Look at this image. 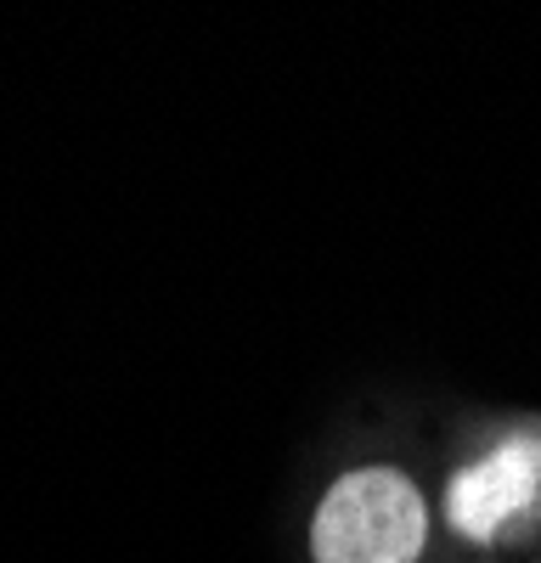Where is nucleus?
<instances>
[{
    "instance_id": "f03ea898",
    "label": "nucleus",
    "mask_w": 541,
    "mask_h": 563,
    "mask_svg": "<svg viewBox=\"0 0 541 563\" xmlns=\"http://www.w3.org/2000/svg\"><path fill=\"white\" fill-rule=\"evenodd\" d=\"M541 490V440L514 434L508 445H496L485 462H474L468 474L445 490V512L468 541H496L514 512H525Z\"/></svg>"
},
{
    "instance_id": "f257e3e1",
    "label": "nucleus",
    "mask_w": 541,
    "mask_h": 563,
    "mask_svg": "<svg viewBox=\"0 0 541 563\" xmlns=\"http://www.w3.org/2000/svg\"><path fill=\"white\" fill-rule=\"evenodd\" d=\"M316 563H412L423 547V501L395 467L344 474L310 530Z\"/></svg>"
}]
</instances>
